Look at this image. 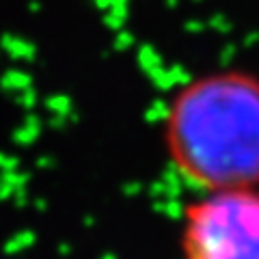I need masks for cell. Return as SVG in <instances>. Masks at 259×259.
Returning a JSON list of instances; mask_svg holds the SVG:
<instances>
[{
	"label": "cell",
	"instance_id": "1",
	"mask_svg": "<svg viewBox=\"0 0 259 259\" xmlns=\"http://www.w3.org/2000/svg\"><path fill=\"white\" fill-rule=\"evenodd\" d=\"M158 143L190 192L259 184V69L216 65L177 82L162 104Z\"/></svg>",
	"mask_w": 259,
	"mask_h": 259
},
{
	"label": "cell",
	"instance_id": "2",
	"mask_svg": "<svg viewBox=\"0 0 259 259\" xmlns=\"http://www.w3.org/2000/svg\"><path fill=\"white\" fill-rule=\"evenodd\" d=\"M175 242L180 259H259V184L190 192Z\"/></svg>",
	"mask_w": 259,
	"mask_h": 259
}]
</instances>
